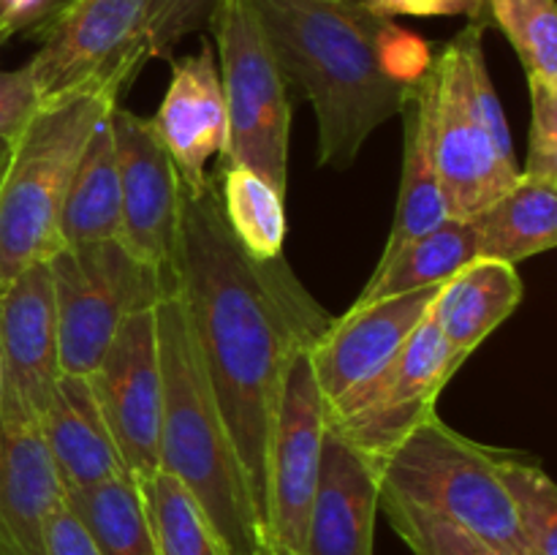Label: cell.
<instances>
[{
  "label": "cell",
  "mask_w": 557,
  "mask_h": 555,
  "mask_svg": "<svg viewBox=\"0 0 557 555\" xmlns=\"http://www.w3.org/2000/svg\"><path fill=\"white\" fill-rule=\"evenodd\" d=\"M174 292L264 526L267 466L283 384L299 354L310 351L335 316L283 256L261 261L237 243L223 218L215 177L201 188H183Z\"/></svg>",
  "instance_id": "obj_1"
},
{
  "label": "cell",
  "mask_w": 557,
  "mask_h": 555,
  "mask_svg": "<svg viewBox=\"0 0 557 555\" xmlns=\"http://www.w3.org/2000/svg\"><path fill=\"white\" fill-rule=\"evenodd\" d=\"M286 82H297L319 128V163L346 172L413 85L395 76L386 38L395 20L359 0H253Z\"/></svg>",
  "instance_id": "obj_2"
},
{
  "label": "cell",
  "mask_w": 557,
  "mask_h": 555,
  "mask_svg": "<svg viewBox=\"0 0 557 555\" xmlns=\"http://www.w3.org/2000/svg\"><path fill=\"white\" fill-rule=\"evenodd\" d=\"M156 324L163 375L161 471L190 490L228 555H259L267 550L264 526L177 292L156 305Z\"/></svg>",
  "instance_id": "obj_3"
},
{
  "label": "cell",
  "mask_w": 557,
  "mask_h": 555,
  "mask_svg": "<svg viewBox=\"0 0 557 555\" xmlns=\"http://www.w3.org/2000/svg\"><path fill=\"white\" fill-rule=\"evenodd\" d=\"M120 103L114 90H82L41 103L11 139L0 183V292L25 267L60 248V215L98 120Z\"/></svg>",
  "instance_id": "obj_4"
},
{
  "label": "cell",
  "mask_w": 557,
  "mask_h": 555,
  "mask_svg": "<svg viewBox=\"0 0 557 555\" xmlns=\"http://www.w3.org/2000/svg\"><path fill=\"white\" fill-rule=\"evenodd\" d=\"M504 452L468 439L433 414L375 462V473L381 493L528 555L500 473Z\"/></svg>",
  "instance_id": "obj_5"
},
{
  "label": "cell",
  "mask_w": 557,
  "mask_h": 555,
  "mask_svg": "<svg viewBox=\"0 0 557 555\" xmlns=\"http://www.w3.org/2000/svg\"><path fill=\"white\" fill-rule=\"evenodd\" d=\"M226 103L228 145L221 163H239L288 188L292 101L253 0H218L207 20Z\"/></svg>",
  "instance_id": "obj_6"
},
{
  "label": "cell",
  "mask_w": 557,
  "mask_h": 555,
  "mask_svg": "<svg viewBox=\"0 0 557 555\" xmlns=\"http://www.w3.org/2000/svg\"><path fill=\"white\" fill-rule=\"evenodd\" d=\"M60 370L90 375L125 319L174 294V275L145 264L117 237L65 243L47 259Z\"/></svg>",
  "instance_id": "obj_7"
},
{
  "label": "cell",
  "mask_w": 557,
  "mask_h": 555,
  "mask_svg": "<svg viewBox=\"0 0 557 555\" xmlns=\"http://www.w3.org/2000/svg\"><path fill=\"white\" fill-rule=\"evenodd\" d=\"M156 0H69L30 33L38 49L30 60L38 103L82 90H114L147 63V22Z\"/></svg>",
  "instance_id": "obj_8"
},
{
  "label": "cell",
  "mask_w": 557,
  "mask_h": 555,
  "mask_svg": "<svg viewBox=\"0 0 557 555\" xmlns=\"http://www.w3.org/2000/svg\"><path fill=\"white\" fill-rule=\"evenodd\" d=\"M466 362V354L455 351L428 316L386 368L326 406V428L375 466L433 417L441 392Z\"/></svg>",
  "instance_id": "obj_9"
},
{
  "label": "cell",
  "mask_w": 557,
  "mask_h": 555,
  "mask_svg": "<svg viewBox=\"0 0 557 555\" xmlns=\"http://www.w3.org/2000/svg\"><path fill=\"white\" fill-rule=\"evenodd\" d=\"M435 169L449 218H473L517 177L515 145H504L479 114L468 82V27L433 60Z\"/></svg>",
  "instance_id": "obj_10"
},
{
  "label": "cell",
  "mask_w": 557,
  "mask_h": 555,
  "mask_svg": "<svg viewBox=\"0 0 557 555\" xmlns=\"http://www.w3.org/2000/svg\"><path fill=\"white\" fill-rule=\"evenodd\" d=\"M326 435V400L310 370L308 354H299L283 384L275 433L267 466V550L277 555H305L308 522L319 488Z\"/></svg>",
  "instance_id": "obj_11"
},
{
  "label": "cell",
  "mask_w": 557,
  "mask_h": 555,
  "mask_svg": "<svg viewBox=\"0 0 557 555\" xmlns=\"http://www.w3.org/2000/svg\"><path fill=\"white\" fill-rule=\"evenodd\" d=\"M87 381L117 444L125 471L136 479L152 477L161 468L158 435L163 411L156 308L125 319Z\"/></svg>",
  "instance_id": "obj_12"
},
{
  "label": "cell",
  "mask_w": 557,
  "mask_h": 555,
  "mask_svg": "<svg viewBox=\"0 0 557 555\" xmlns=\"http://www.w3.org/2000/svg\"><path fill=\"white\" fill-rule=\"evenodd\" d=\"M112 134L120 169V243L145 264L174 275L183 183L158 139L150 118L123 103L112 109Z\"/></svg>",
  "instance_id": "obj_13"
},
{
  "label": "cell",
  "mask_w": 557,
  "mask_h": 555,
  "mask_svg": "<svg viewBox=\"0 0 557 555\" xmlns=\"http://www.w3.org/2000/svg\"><path fill=\"white\" fill-rule=\"evenodd\" d=\"M438 292L441 286H428L392 294L373 303L351 305L346 316L332 319L324 335L308 351L310 370L326 406L362 386L395 359L430 316Z\"/></svg>",
  "instance_id": "obj_14"
},
{
  "label": "cell",
  "mask_w": 557,
  "mask_h": 555,
  "mask_svg": "<svg viewBox=\"0 0 557 555\" xmlns=\"http://www.w3.org/2000/svg\"><path fill=\"white\" fill-rule=\"evenodd\" d=\"M0 368L3 400L38 422L63 375L47 261L25 267L0 292Z\"/></svg>",
  "instance_id": "obj_15"
},
{
  "label": "cell",
  "mask_w": 557,
  "mask_h": 555,
  "mask_svg": "<svg viewBox=\"0 0 557 555\" xmlns=\"http://www.w3.org/2000/svg\"><path fill=\"white\" fill-rule=\"evenodd\" d=\"M169 87L150 123L166 147L183 188L194 190L210 183L212 174L207 166L215 156H226L228 145L215 47L210 38H201L196 52L169 60Z\"/></svg>",
  "instance_id": "obj_16"
},
{
  "label": "cell",
  "mask_w": 557,
  "mask_h": 555,
  "mask_svg": "<svg viewBox=\"0 0 557 555\" xmlns=\"http://www.w3.org/2000/svg\"><path fill=\"white\" fill-rule=\"evenodd\" d=\"M65 490L36 419L0 403V555H47V522Z\"/></svg>",
  "instance_id": "obj_17"
},
{
  "label": "cell",
  "mask_w": 557,
  "mask_h": 555,
  "mask_svg": "<svg viewBox=\"0 0 557 555\" xmlns=\"http://www.w3.org/2000/svg\"><path fill=\"white\" fill-rule=\"evenodd\" d=\"M379 498L373 462L326 428L305 555H373Z\"/></svg>",
  "instance_id": "obj_18"
},
{
  "label": "cell",
  "mask_w": 557,
  "mask_h": 555,
  "mask_svg": "<svg viewBox=\"0 0 557 555\" xmlns=\"http://www.w3.org/2000/svg\"><path fill=\"white\" fill-rule=\"evenodd\" d=\"M38 430L65 493L128 473L87 375H60Z\"/></svg>",
  "instance_id": "obj_19"
},
{
  "label": "cell",
  "mask_w": 557,
  "mask_h": 555,
  "mask_svg": "<svg viewBox=\"0 0 557 555\" xmlns=\"http://www.w3.org/2000/svg\"><path fill=\"white\" fill-rule=\"evenodd\" d=\"M435 74L430 65L422 79L413 82L408 101L403 107V172L400 190H397L395 221L386 237L381 261H389L397 250L406 248L411 239L422 237L430 229L449 218L441 190L438 169H435Z\"/></svg>",
  "instance_id": "obj_20"
},
{
  "label": "cell",
  "mask_w": 557,
  "mask_h": 555,
  "mask_svg": "<svg viewBox=\"0 0 557 555\" xmlns=\"http://www.w3.org/2000/svg\"><path fill=\"white\" fill-rule=\"evenodd\" d=\"M525 286L515 264L476 259L441 286L430 319L455 351L471 354L515 313Z\"/></svg>",
  "instance_id": "obj_21"
},
{
  "label": "cell",
  "mask_w": 557,
  "mask_h": 555,
  "mask_svg": "<svg viewBox=\"0 0 557 555\" xmlns=\"http://www.w3.org/2000/svg\"><path fill=\"white\" fill-rule=\"evenodd\" d=\"M479 259L520 264L557 245V183L522 174L471 218Z\"/></svg>",
  "instance_id": "obj_22"
},
{
  "label": "cell",
  "mask_w": 557,
  "mask_h": 555,
  "mask_svg": "<svg viewBox=\"0 0 557 555\" xmlns=\"http://www.w3.org/2000/svg\"><path fill=\"white\" fill-rule=\"evenodd\" d=\"M112 109L92 128L71 180L60 215V245L120 237L123 212H120V169L112 134Z\"/></svg>",
  "instance_id": "obj_23"
},
{
  "label": "cell",
  "mask_w": 557,
  "mask_h": 555,
  "mask_svg": "<svg viewBox=\"0 0 557 555\" xmlns=\"http://www.w3.org/2000/svg\"><path fill=\"white\" fill-rule=\"evenodd\" d=\"M479 259L476 229L471 218H446L422 237L411 239L389 261L375 264L368 286L354 305L373 303L392 294L417 292L428 286H444L462 267Z\"/></svg>",
  "instance_id": "obj_24"
},
{
  "label": "cell",
  "mask_w": 557,
  "mask_h": 555,
  "mask_svg": "<svg viewBox=\"0 0 557 555\" xmlns=\"http://www.w3.org/2000/svg\"><path fill=\"white\" fill-rule=\"evenodd\" d=\"M101 555H156L141 482L131 473L65 493Z\"/></svg>",
  "instance_id": "obj_25"
},
{
  "label": "cell",
  "mask_w": 557,
  "mask_h": 555,
  "mask_svg": "<svg viewBox=\"0 0 557 555\" xmlns=\"http://www.w3.org/2000/svg\"><path fill=\"white\" fill-rule=\"evenodd\" d=\"M223 218L253 259H277L286 243V207L275 185L239 163H221L215 174Z\"/></svg>",
  "instance_id": "obj_26"
},
{
  "label": "cell",
  "mask_w": 557,
  "mask_h": 555,
  "mask_svg": "<svg viewBox=\"0 0 557 555\" xmlns=\"http://www.w3.org/2000/svg\"><path fill=\"white\" fill-rule=\"evenodd\" d=\"M139 482L156 555H228L210 517L180 479L158 468L152 477Z\"/></svg>",
  "instance_id": "obj_27"
},
{
  "label": "cell",
  "mask_w": 557,
  "mask_h": 555,
  "mask_svg": "<svg viewBox=\"0 0 557 555\" xmlns=\"http://www.w3.org/2000/svg\"><path fill=\"white\" fill-rule=\"evenodd\" d=\"M528 555H557V488L542 460L506 449L500 462Z\"/></svg>",
  "instance_id": "obj_28"
},
{
  "label": "cell",
  "mask_w": 557,
  "mask_h": 555,
  "mask_svg": "<svg viewBox=\"0 0 557 555\" xmlns=\"http://www.w3.org/2000/svg\"><path fill=\"white\" fill-rule=\"evenodd\" d=\"M490 25H498L515 47L528 82L557 87L555 0H484Z\"/></svg>",
  "instance_id": "obj_29"
},
{
  "label": "cell",
  "mask_w": 557,
  "mask_h": 555,
  "mask_svg": "<svg viewBox=\"0 0 557 555\" xmlns=\"http://www.w3.org/2000/svg\"><path fill=\"white\" fill-rule=\"evenodd\" d=\"M379 509L384 511L389 526L400 536V542L411 550L413 555H522L509 547L487 542L444 517L424 511L408 501L395 498V495L381 493Z\"/></svg>",
  "instance_id": "obj_30"
},
{
  "label": "cell",
  "mask_w": 557,
  "mask_h": 555,
  "mask_svg": "<svg viewBox=\"0 0 557 555\" xmlns=\"http://www.w3.org/2000/svg\"><path fill=\"white\" fill-rule=\"evenodd\" d=\"M218 0H156L147 22V58H169L174 47L190 33L207 27Z\"/></svg>",
  "instance_id": "obj_31"
},
{
  "label": "cell",
  "mask_w": 557,
  "mask_h": 555,
  "mask_svg": "<svg viewBox=\"0 0 557 555\" xmlns=\"http://www.w3.org/2000/svg\"><path fill=\"white\" fill-rule=\"evenodd\" d=\"M531 92V134H528V161L522 174L557 183V87L528 82Z\"/></svg>",
  "instance_id": "obj_32"
},
{
  "label": "cell",
  "mask_w": 557,
  "mask_h": 555,
  "mask_svg": "<svg viewBox=\"0 0 557 555\" xmlns=\"http://www.w3.org/2000/svg\"><path fill=\"white\" fill-rule=\"evenodd\" d=\"M5 41L9 36L0 30V49ZM41 103L27 63L20 69H0V139H14Z\"/></svg>",
  "instance_id": "obj_33"
},
{
  "label": "cell",
  "mask_w": 557,
  "mask_h": 555,
  "mask_svg": "<svg viewBox=\"0 0 557 555\" xmlns=\"http://www.w3.org/2000/svg\"><path fill=\"white\" fill-rule=\"evenodd\" d=\"M370 11L381 16H466L471 20H487L484 0H359ZM490 22V20H487Z\"/></svg>",
  "instance_id": "obj_34"
},
{
  "label": "cell",
  "mask_w": 557,
  "mask_h": 555,
  "mask_svg": "<svg viewBox=\"0 0 557 555\" xmlns=\"http://www.w3.org/2000/svg\"><path fill=\"white\" fill-rule=\"evenodd\" d=\"M47 555H101L79 517L65 506V498L47 522Z\"/></svg>",
  "instance_id": "obj_35"
},
{
  "label": "cell",
  "mask_w": 557,
  "mask_h": 555,
  "mask_svg": "<svg viewBox=\"0 0 557 555\" xmlns=\"http://www.w3.org/2000/svg\"><path fill=\"white\" fill-rule=\"evenodd\" d=\"M11 158V139H0V183H3L5 166H9Z\"/></svg>",
  "instance_id": "obj_36"
},
{
  "label": "cell",
  "mask_w": 557,
  "mask_h": 555,
  "mask_svg": "<svg viewBox=\"0 0 557 555\" xmlns=\"http://www.w3.org/2000/svg\"><path fill=\"white\" fill-rule=\"evenodd\" d=\"M65 3H69V0H54V9H52V14H54V11H58V9H63ZM52 14H49V16H52ZM49 16H47V20H49ZM47 20H44V22H47ZM44 22H41V25H44ZM41 25H38V27H41Z\"/></svg>",
  "instance_id": "obj_37"
},
{
  "label": "cell",
  "mask_w": 557,
  "mask_h": 555,
  "mask_svg": "<svg viewBox=\"0 0 557 555\" xmlns=\"http://www.w3.org/2000/svg\"><path fill=\"white\" fill-rule=\"evenodd\" d=\"M0 403H3V368H0Z\"/></svg>",
  "instance_id": "obj_38"
},
{
  "label": "cell",
  "mask_w": 557,
  "mask_h": 555,
  "mask_svg": "<svg viewBox=\"0 0 557 555\" xmlns=\"http://www.w3.org/2000/svg\"><path fill=\"white\" fill-rule=\"evenodd\" d=\"M259 555H277V553H275V550H261Z\"/></svg>",
  "instance_id": "obj_39"
}]
</instances>
